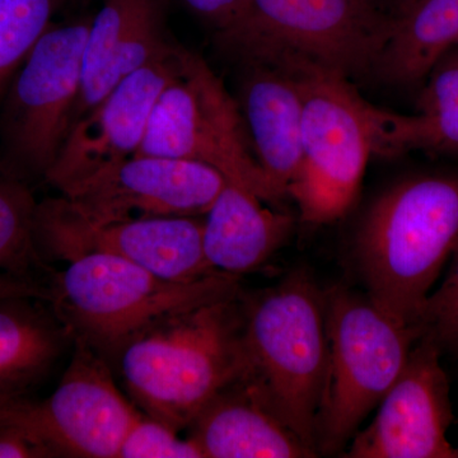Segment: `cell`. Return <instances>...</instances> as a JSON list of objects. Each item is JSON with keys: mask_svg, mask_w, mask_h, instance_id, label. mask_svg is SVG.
Here are the masks:
<instances>
[{"mask_svg": "<svg viewBox=\"0 0 458 458\" xmlns=\"http://www.w3.org/2000/svg\"><path fill=\"white\" fill-rule=\"evenodd\" d=\"M240 294L174 313L126 340L113 361L132 400L181 432L246 376Z\"/></svg>", "mask_w": 458, "mask_h": 458, "instance_id": "obj_1", "label": "cell"}, {"mask_svg": "<svg viewBox=\"0 0 458 458\" xmlns=\"http://www.w3.org/2000/svg\"><path fill=\"white\" fill-rule=\"evenodd\" d=\"M457 249L458 174H434L401 180L373 201L354 254L369 300L420 330L428 297Z\"/></svg>", "mask_w": 458, "mask_h": 458, "instance_id": "obj_2", "label": "cell"}, {"mask_svg": "<svg viewBox=\"0 0 458 458\" xmlns=\"http://www.w3.org/2000/svg\"><path fill=\"white\" fill-rule=\"evenodd\" d=\"M242 318L247 372L241 379L318 452L316 426L328 357L324 289L306 270L292 271L243 302Z\"/></svg>", "mask_w": 458, "mask_h": 458, "instance_id": "obj_3", "label": "cell"}, {"mask_svg": "<svg viewBox=\"0 0 458 458\" xmlns=\"http://www.w3.org/2000/svg\"><path fill=\"white\" fill-rule=\"evenodd\" d=\"M267 57L284 66L302 99L303 159L288 190L310 225L337 221L351 209L370 155L373 105L348 77L284 47H261L246 59Z\"/></svg>", "mask_w": 458, "mask_h": 458, "instance_id": "obj_4", "label": "cell"}, {"mask_svg": "<svg viewBox=\"0 0 458 458\" xmlns=\"http://www.w3.org/2000/svg\"><path fill=\"white\" fill-rule=\"evenodd\" d=\"M237 276L162 278L123 259L87 254L50 278V306L73 340L110 363L126 340L158 319L240 294Z\"/></svg>", "mask_w": 458, "mask_h": 458, "instance_id": "obj_5", "label": "cell"}, {"mask_svg": "<svg viewBox=\"0 0 458 458\" xmlns=\"http://www.w3.org/2000/svg\"><path fill=\"white\" fill-rule=\"evenodd\" d=\"M325 309L328 357L316 448L342 456L396 381L421 333L343 284L325 289Z\"/></svg>", "mask_w": 458, "mask_h": 458, "instance_id": "obj_6", "label": "cell"}, {"mask_svg": "<svg viewBox=\"0 0 458 458\" xmlns=\"http://www.w3.org/2000/svg\"><path fill=\"white\" fill-rule=\"evenodd\" d=\"M137 155L212 165L265 203H278L256 161L236 99L203 57L186 47L179 72L157 99Z\"/></svg>", "mask_w": 458, "mask_h": 458, "instance_id": "obj_7", "label": "cell"}, {"mask_svg": "<svg viewBox=\"0 0 458 458\" xmlns=\"http://www.w3.org/2000/svg\"><path fill=\"white\" fill-rule=\"evenodd\" d=\"M92 17L51 25L12 81L2 117L4 170L45 179L71 131Z\"/></svg>", "mask_w": 458, "mask_h": 458, "instance_id": "obj_8", "label": "cell"}, {"mask_svg": "<svg viewBox=\"0 0 458 458\" xmlns=\"http://www.w3.org/2000/svg\"><path fill=\"white\" fill-rule=\"evenodd\" d=\"M393 22L375 0H250L245 26L222 47L237 57L284 47L349 77L377 65Z\"/></svg>", "mask_w": 458, "mask_h": 458, "instance_id": "obj_9", "label": "cell"}, {"mask_svg": "<svg viewBox=\"0 0 458 458\" xmlns=\"http://www.w3.org/2000/svg\"><path fill=\"white\" fill-rule=\"evenodd\" d=\"M74 351L55 391L45 400L0 403V427L16 426L41 437L60 457L117 458L140 412L114 384L110 363L73 340Z\"/></svg>", "mask_w": 458, "mask_h": 458, "instance_id": "obj_10", "label": "cell"}, {"mask_svg": "<svg viewBox=\"0 0 458 458\" xmlns=\"http://www.w3.org/2000/svg\"><path fill=\"white\" fill-rule=\"evenodd\" d=\"M204 216H158L98 223L74 212L64 198L38 204V251L69 262L87 254L116 256L162 278L191 282L218 273L204 254Z\"/></svg>", "mask_w": 458, "mask_h": 458, "instance_id": "obj_11", "label": "cell"}, {"mask_svg": "<svg viewBox=\"0 0 458 458\" xmlns=\"http://www.w3.org/2000/svg\"><path fill=\"white\" fill-rule=\"evenodd\" d=\"M227 179L212 165L135 155L105 165L60 190L89 221L205 216Z\"/></svg>", "mask_w": 458, "mask_h": 458, "instance_id": "obj_12", "label": "cell"}, {"mask_svg": "<svg viewBox=\"0 0 458 458\" xmlns=\"http://www.w3.org/2000/svg\"><path fill=\"white\" fill-rule=\"evenodd\" d=\"M439 357L428 337L414 344L372 423L352 437L343 457L458 458V445L447 437L454 411Z\"/></svg>", "mask_w": 458, "mask_h": 458, "instance_id": "obj_13", "label": "cell"}, {"mask_svg": "<svg viewBox=\"0 0 458 458\" xmlns=\"http://www.w3.org/2000/svg\"><path fill=\"white\" fill-rule=\"evenodd\" d=\"M185 47H172L117 84L72 126L45 180L57 190L137 155L162 90L179 72Z\"/></svg>", "mask_w": 458, "mask_h": 458, "instance_id": "obj_14", "label": "cell"}, {"mask_svg": "<svg viewBox=\"0 0 458 458\" xmlns=\"http://www.w3.org/2000/svg\"><path fill=\"white\" fill-rule=\"evenodd\" d=\"M90 20L73 123L125 78L174 44L165 17L170 0H102ZM72 129V128H71Z\"/></svg>", "mask_w": 458, "mask_h": 458, "instance_id": "obj_15", "label": "cell"}, {"mask_svg": "<svg viewBox=\"0 0 458 458\" xmlns=\"http://www.w3.org/2000/svg\"><path fill=\"white\" fill-rule=\"evenodd\" d=\"M243 64L237 104L256 161L276 200L301 171L303 159L302 99L294 78L267 57L240 60Z\"/></svg>", "mask_w": 458, "mask_h": 458, "instance_id": "obj_16", "label": "cell"}, {"mask_svg": "<svg viewBox=\"0 0 458 458\" xmlns=\"http://www.w3.org/2000/svg\"><path fill=\"white\" fill-rule=\"evenodd\" d=\"M204 458H309L318 452L279 420L242 379L218 394L189 427Z\"/></svg>", "mask_w": 458, "mask_h": 458, "instance_id": "obj_17", "label": "cell"}, {"mask_svg": "<svg viewBox=\"0 0 458 458\" xmlns=\"http://www.w3.org/2000/svg\"><path fill=\"white\" fill-rule=\"evenodd\" d=\"M264 203L251 190L227 180L204 216V254L214 271L238 278L258 270L284 245L293 216Z\"/></svg>", "mask_w": 458, "mask_h": 458, "instance_id": "obj_18", "label": "cell"}, {"mask_svg": "<svg viewBox=\"0 0 458 458\" xmlns=\"http://www.w3.org/2000/svg\"><path fill=\"white\" fill-rule=\"evenodd\" d=\"M38 298L0 300V401L29 397L73 336Z\"/></svg>", "mask_w": 458, "mask_h": 458, "instance_id": "obj_19", "label": "cell"}, {"mask_svg": "<svg viewBox=\"0 0 458 458\" xmlns=\"http://www.w3.org/2000/svg\"><path fill=\"white\" fill-rule=\"evenodd\" d=\"M418 113L401 114L373 106V153L410 150L458 152V47H452L427 75Z\"/></svg>", "mask_w": 458, "mask_h": 458, "instance_id": "obj_20", "label": "cell"}, {"mask_svg": "<svg viewBox=\"0 0 458 458\" xmlns=\"http://www.w3.org/2000/svg\"><path fill=\"white\" fill-rule=\"evenodd\" d=\"M458 41V0H415L394 18L377 66L393 82L427 78Z\"/></svg>", "mask_w": 458, "mask_h": 458, "instance_id": "obj_21", "label": "cell"}, {"mask_svg": "<svg viewBox=\"0 0 458 458\" xmlns=\"http://www.w3.org/2000/svg\"><path fill=\"white\" fill-rule=\"evenodd\" d=\"M38 203L22 180L0 170V271L30 280L53 271L45 265L35 236Z\"/></svg>", "mask_w": 458, "mask_h": 458, "instance_id": "obj_22", "label": "cell"}, {"mask_svg": "<svg viewBox=\"0 0 458 458\" xmlns=\"http://www.w3.org/2000/svg\"><path fill=\"white\" fill-rule=\"evenodd\" d=\"M63 0H0V102Z\"/></svg>", "mask_w": 458, "mask_h": 458, "instance_id": "obj_23", "label": "cell"}, {"mask_svg": "<svg viewBox=\"0 0 458 458\" xmlns=\"http://www.w3.org/2000/svg\"><path fill=\"white\" fill-rule=\"evenodd\" d=\"M117 458H204L203 452L190 437L182 439L167 424L140 414L135 420Z\"/></svg>", "mask_w": 458, "mask_h": 458, "instance_id": "obj_24", "label": "cell"}, {"mask_svg": "<svg viewBox=\"0 0 458 458\" xmlns=\"http://www.w3.org/2000/svg\"><path fill=\"white\" fill-rule=\"evenodd\" d=\"M451 260L442 284L428 297L421 313L420 333L436 343L441 352L458 358V249Z\"/></svg>", "mask_w": 458, "mask_h": 458, "instance_id": "obj_25", "label": "cell"}, {"mask_svg": "<svg viewBox=\"0 0 458 458\" xmlns=\"http://www.w3.org/2000/svg\"><path fill=\"white\" fill-rule=\"evenodd\" d=\"M190 12L213 27L222 42L234 38L245 26L250 0H180Z\"/></svg>", "mask_w": 458, "mask_h": 458, "instance_id": "obj_26", "label": "cell"}, {"mask_svg": "<svg viewBox=\"0 0 458 458\" xmlns=\"http://www.w3.org/2000/svg\"><path fill=\"white\" fill-rule=\"evenodd\" d=\"M50 457L60 456L41 437L21 427H0V458Z\"/></svg>", "mask_w": 458, "mask_h": 458, "instance_id": "obj_27", "label": "cell"}, {"mask_svg": "<svg viewBox=\"0 0 458 458\" xmlns=\"http://www.w3.org/2000/svg\"><path fill=\"white\" fill-rule=\"evenodd\" d=\"M16 297L38 298L50 302V286L38 280L20 278L13 274L0 271V300Z\"/></svg>", "mask_w": 458, "mask_h": 458, "instance_id": "obj_28", "label": "cell"}, {"mask_svg": "<svg viewBox=\"0 0 458 458\" xmlns=\"http://www.w3.org/2000/svg\"><path fill=\"white\" fill-rule=\"evenodd\" d=\"M377 4L382 9L385 7L393 8L394 11V18L400 16L401 13L406 11L415 2V0H375ZM385 11V9H384Z\"/></svg>", "mask_w": 458, "mask_h": 458, "instance_id": "obj_29", "label": "cell"}, {"mask_svg": "<svg viewBox=\"0 0 458 458\" xmlns=\"http://www.w3.org/2000/svg\"><path fill=\"white\" fill-rule=\"evenodd\" d=\"M81 2H92V0H81Z\"/></svg>", "mask_w": 458, "mask_h": 458, "instance_id": "obj_30", "label": "cell"}, {"mask_svg": "<svg viewBox=\"0 0 458 458\" xmlns=\"http://www.w3.org/2000/svg\"><path fill=\"white\" fill-rule=\"evenodd\" d=\"M456 47H458V41H457Z\"/></svg>", "mask_w": 458, "mask_h": 458, "instance_id": "obj_31", "label": "cell"}]
</instances>
